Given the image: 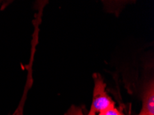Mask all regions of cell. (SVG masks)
<instances>
[{"mask_svg": "<svg viewBox=\"0 0 154 115\" xmlns=\"http://www.w3.org/2000/svg\"><path fill=\"white\" fill-rule=\"evenodd\" d=\"M95 86L93 90L92 105L88 114L95 115L97 112L114 107V102L105 90L106 84L99 74H94Z\"/></svg>", "mask_w": 154, "mask_h": 115, "instance_id": "cell-1", "label": "cell"}, {"mask_svg": "<svg viewBox=\"0 0 154 115\" xmlns=\"http://www.w3.org/2000/svg\"><path fill=\"white\" fill-rule=\"evenodd\" d=\"M65 115H85L83 114V112L80 107L75 106V105H73L70 107L69 110L66 112V113L65 114ZM87 115H91L89 114H88Z\"/></svg>", "mask_w": 154, "mask_h": 115, "instance_id": "cell-4", "label": "cell"}, {"mask_svg": "<svg viewBox=\"0 0 154 115\" xmlns=\"http://www.w3.org/2000/svg\"><path fill=\"white\" fill-rule=\"evenodd\" d=\"M139 115H154L153 83H149L143 95L142 107Z\"/></svg>", "mask_w": 154, "mask_h": 115, "instance_id": "cell-2", "label": "cell"}, {"mask_svg": "<svg viewBox=\"0 0 154 115\" xmlns=\"http://www.w3.org/2000/svg\"><path fill=\"white\" fill-rule=\"evenodd\" d=\"M98 115H125L122 112H120L118 109H116L115 106L111 108L105 110L104 111L100 112Z\"/></svg>", "mask_w": 154, "mask_h": 115, "instance_id": "cell-3", "label": "cell"}]
</instances>
